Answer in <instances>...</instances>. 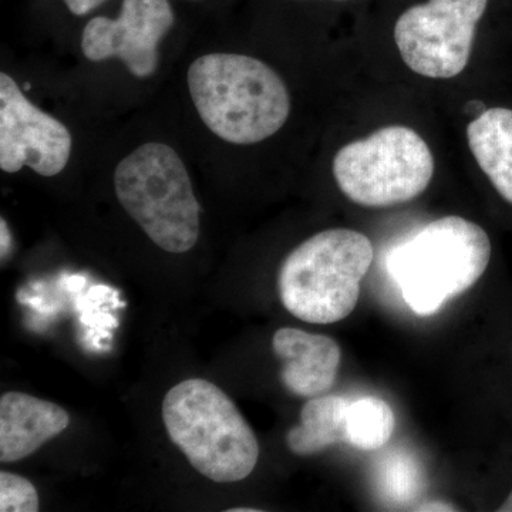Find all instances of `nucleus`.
Here are the masks:
<instances>
[{
	"mask_svg": "<svg viewBox=\"0 0 512 512\" xmlns=\"http://www.w3.org/2000/svg\"><path fill=\"white\" fill-rule=\"evenodd\" d=\"M468 146L498 194L512 204V110H484L467 127Z\"/></svg>",
	"mask_w": 512,
	"mask_h": 512,
	"instance_id": "12",
	"label": "nucleus"
},
{
	"mask_svg": "<svg viewBox=\"0 0 512 512\" xmlns=\"http://www.w3.org/2000/svg\"><path fill=\"white\" fill-rule=\"evenodd\" d=\"M256 508H231L228 512H258Z\"/></svg>",
	"mask_w": 512,
	"mask_h": 512,
	"instance_id": "21",
	"label": "nucleus"
},
{
	"mask_svg": "<svg viewBox=\"0 0 512 512\" xmlns=\"http://www.w3.org/2000/svg\"><path fill=\"white\" fill-rule=\"evenodd\" d=\"M69 413L35 396L9 392L0 397V461L32 456L69 426Z\"/></svg>",
	"mask_w": 512,
	"mask_h": 512,
	"instance_id": "11",
	"label": "nucleus"
},
{
	"mask_svg": "<svg viewBox=\"0 0 512 512\" xmlns=\"http://www.w3.org/2000/svg\"><path fill=\"white\" fill-rule=\"evenodd\" d=\"M352 400L336 394L312 397L301 410V423L286 434V444L296 456L323 453L348 437V410Z\"/></svg>",
	"mask_w": 512,
	"mask_h": 512,
	"instance_id": "13",
	"label": "nucleus"
},
{
	"mask_svg": "<svg viewBox=\"0 0 512 512\" xmlns=\"http://www.w3.org/2000/svg\"><path fill=\"white\" fill-rule=\"evenodd\" d=\"M174 25L168 0H123L117 19L94 18L83 30V55L92 62L116 59L138 79L156 73L158 43Z\"/></svg>",
	"mask_w": 512,
	"mask_h": 512,
	"instance_id": "9",
	"label": "nucleus"
},
{
	"mask_svg": "<svg viewBox=\"0 0 512 512\" xmlns=\"http://www.w3.org/2000/svg\"><path fill=\"white\" fill-rule=\"evenodd\" d=\"M433 174L429 146L406 126L380 128L340 148L333 160L340 191L355 204L369 208L414 200L427 190Z\"/></svg>",
	"mask_w": 512,
	"mask_h": 512,
	"instance_id": "6",
	"label": "nucleus"
},
{
	"mask_svg": "<svg viewBox=\"0 0 512 512\" xmlns=\"http://www.w3.org/2000/svg\"><path fill=\"white\" fill-rule=\"evenodd\" d=\"M380 493L393 505H409L423 490L419 463L404 451H392L382 458L377 471Z\"/></svg>",
	"mask_w": 512,
	"mask_h": 512,
	"instance_id": "15",
	"label": "nucleus"
},
{
	"mask_svg": "<svg viewBox=\"0 0 512 512\" xmlns=\"http://www.w3.org/2000/svg\"><path fill=\"white\" fill-rule=\"evenodd\" d=\"M163 420L171 441L208 480L238 483L254 471L259 458L254 430L214 383L188 379L168 390Z\"/></svg>",
	"mask_w": 512,
	"mask_h": 512,
	"instance_id": "3",
	"label": "nucleus"
},
{
	"mask_svg": "<svg viewBox=\"0 0 512 512\" xmlns=\"http://www.w3.org/2000/svg\"><path fill=\"white\" fill-rule=\"evenodd\" d=\"M275 356L282 362L281 380L298 397L322 396L338 377L342 352L336 340L295 328H282L272 339Z\"/></svg>",
	"mask_w": 512,
	"mask_h": 512,
	"instance_id": "10",
	"label": "nucleus"
},
{
	"mask_svg": "<svg viewBox=\"0 0 512 512\" xmlns=\"http://www.w3.org/2000/svg\"><path fill=\"white\" fill-rule=\"evenodd\" d=\"M414 511H458L454 505L443 503V501H430V503H423L417 505Z\"/></svg>",
	"mask_w": 512,
	"mask_h": 512,
	"instance_id": "19",
	"label": "nucleus"
},
{
	"mask_svg": "<svg viewBox=\"0 0 512 512\" xmlns=\"http://www.w3.org/2000/svg\"><path fill=\"white\" fill-rule=\"evenodd\" d=\"M491 241L476 222L444 217L400 242L387 256V271L416 315L439 312L487 271Z\"/></svg>",
	"mask_w": 512,
	"mask_h": 512,
	"instance_id": "2",
	"label": "nucleus"
},
{
	"mask_svg": "<svg viewBox=\"0 0 512 512\" xmlns=\"http://www.w3.org/2000/svg\"><path fill=\"white\" fill-rule=\"evenodd\" d=\"M187 80L201 120L227 143H261L278 133L291 113L284 80L254 57L202 56L191 64Z\"/></svg>",
	"mask_w": 512,
	"mask_h": 512,
	"instance_id": "1",
	"label": "nucleus"
},
{
	"mask_svg": "<svg viewBox=\"0 0 512 512\" xmlns=\"http://www.w3.org/2000/svg\"><path fill=\"white\" fill-rule=\"evenodd\" d=\"M114 188L121 207L157 247L184 254L197 244L201 207L173 148L161 143L138 147L117 165Z\"/></svg>",
	"mask_w": 512,
	"mask_h": 512,
	"instance_id": "5",
	"label": "nucleus"
},
{
	"mask_svg": "<svg viewBox=\"0 0 512 512\" xmlns=\"http://www.w3.org/2000/svg\"><path fill=\"white\" fill-rule=\"evenodd\" d=\"M0 238H2V251H0V256H2V262H5V259L8 258L10 254V249H12V235H10V231L8 228V224L6 221H0Z\"/></svg>",
	"mask_w": 512,
	"mask_h": 512,
	"instance_id": "18",
	"label": "nucleus"
},
{
	"mask_svg": "<svg viewBox=\"0 0 512 512\" xmlns=\"http://www.w3.org/2000/svg\"><path fill=\"white\" fill-rule=\"evenodd\" d=\"M72 153V134L26 99L9 74H0V168H32L43 177L62 173Z\"/></svg>",
	"mask_w": 512,
	"mask_h": 512,
	"instance_id": "8",
	"label": "nucleus"
},
{
	"mask_svg": "<svg viewBox=\"0 0 512 512\" xmlns=\"http://www.w3.org/2000/svg\"><path fill=\"white\" fill-rule=\"evenodd\" d=\"M104 2H106V0H64L67 8L76 16L87 15V13L92 12V10L99 8L101 3Z\"/></svg>",
	"mask_w": 512,
	"mask_h": 512,
	"instance_id": "17",
	"label": "nucleus"
},
{
	"mask_svg": "<svg viewBox=\"0 0 512 512\" xmlns=\"http://www.w3.org/2000/svg\"><path fill=\"white\" fill-rule=\"evenodd\" d=\"M488 0H429L394 26L404 63L420 76L453 79L466 69Z\"/></svg>",
	"mask_w": 512,
	"mask_h": 512,
	"instance_id": "7",
	"label": "nucleus"
},
{
	"mask_svg": "<svg viewBox=\"0 0 512 512\" xmlns=\"http://www.w3.org/2000/svg\"><path fill=\"white\" fill-rule=\"evenodd\" d=\"M498 511L500 512H512V491L510 494H508V497L505 498V501L503 504H501V507L498 508Z\"/></svg>",
	"mask_w": 512,
	"mask_h": 512,
	"instance_id": "20",
	"label": "nucleus"
},
{
	"mask_svg": "<svg viewBox=\"0 0 512 512\" xmlns=\"http://www.w3.org/2000/svg\"><path fill=\"white\" fill-rule=\"evenodd\" d=\"M372 241L336 228L306 239L279 268L278 291L286 311L303 322L330 325L348 318L372 266Z\"/></svg>",
	"mask_w": 512,
	"mask_h": 512,
	"instance_id": "4",
	"label": "nucleus"
},
{
	"mask_svg": "<svg viewBox=\"0 0 512 512\" xmlns=\"http://www.w3.org/2000/svg\"><path fill=\"white\" fill-rule=\"evenodd\" d=\"M39 508L35 485L8 471L0 473V511L37 512Z\"/></svg>",
	"mask_w": 512,
	"mask_h": 512,
	"instance_id": "16",
	"label": "nucleus"
},
{
	"mask_svg": "<svg viewBox=\"0 0 512 512\" xmlns=\"http://www.w3.org/2000/svg\"><path fill=\"white\" fill-rule=\"evenodd\" d=\"M396 427L390 404L375 396L350 403L346 444L363 451L380 450L389 443Z\"/></svg>",
	"mask_w": 512,
	"mask_h": 512,
	"instance_id": "14",
	"label": "nucleus"
}]
</instances>
